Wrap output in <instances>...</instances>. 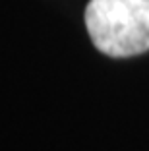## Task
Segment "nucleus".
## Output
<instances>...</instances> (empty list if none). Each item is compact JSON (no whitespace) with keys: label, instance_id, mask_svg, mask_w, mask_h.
Wrapping results in <instances>:
<instances>
[{"label":"nucleus","instance_id":"1","mask_svg":"<svg viewBox=\"0 0 149 151\" xmlns=\"http://www.w3.org/2000/svg\"><path fill=\"white\" fill-rule=\"evenodd\" d=\"M85 27L107 56L141 54L149 50V0H89Z\"/></svg>","mask_w":149,"mask_h":151}]
</instances>
